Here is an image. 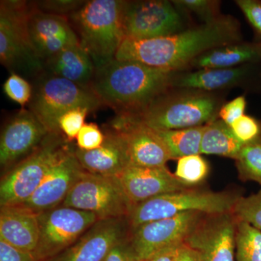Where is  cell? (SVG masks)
I'll use <instances>...</instances> for the list:
<instances>
[{
    "instance_id": "cell-18",
    "label": "cell",
    "mask_w": 261,
    "mask_h": 261,
    "mask_svg": "<svg viewBox=\"0 0 261 261\" xmlns=\"http://www.w3.org/2000/svg\"><path fill=\"white\" fill-rule=\"evenodd\" d=\"M119 130L126 142L130 166L163 167L173 160L167 147L154 129L115 118L111 126Z\"/></svg>"
},
{
    "instance_id": "cell-42",
    "label": "cell",
    "mask_w": 261,
    "mask_h": 261,
    "mask_svg": "<svg viewBox=\"0 0 261 261\" xmlns=\"http://www.w3.org/2000/svg\"><path fill=\"white\" fill-rule=\"evenodd\" d=\"M182 244L173 245V246L164 249L145 261H175L178 254V249Z\"/></svg>"
},
{
    "instance_id": "cell-24",
    "label": "cell",
    "mask_w": 261,
    "mask_h": 261,
    "mask_svg": "<svg viewBox=\"0 0 261 261\" xmlns=\"http://www.w3.org/2000/svg\"><path fill=\"white\" fill-rule=\"evenodd\" d=\"M250 63H260L257 42H238L215 47L195 58L190 67L202 68H233Z\"/></svg>"
},
{
    "instance_id": "cell-34",
    "label": "cell",
    "mask_w": 261,
    "mask_h": 261,
    "mask_svg": "<svg viewBox=\"0 0 261 261\" xmlns=\"http://www.w3.org/2000/svg\"><path fill=\"white\" fill-rule=\"evenodd\" d=\"M86 108H75L60 118L58 126L62 134L69 142H73L80 133V130L85 124V118L89 113Z\"/></svg>"
},
{
    "instance_id": "cell-14",
    "label": "cell",
    "mask_w": 261,
    "mask_h": 261,
    "mask_svg": "<svg viewBox=\"0 0 261 261\" xmlns=\"http://www.w3.org/2000/svg\"><path fill=\"white\" fill-rule=\"evenodd\" d=\"M130 234L128 217L99 219L73 245L46 261H104L113 247Z\"/></svg>"
},
{
    "instance_id": "cell-12",
    "label": "cell",
    "mask_w": 261,
    "mask_h": 261,
    "mask_svg": "<svg viewBox=\"0 0 261 261\" xmlns=\"http://www.w3.org/2000/svg\"><path fill=\"white\" fill-rule=\"evenodd\" d=\"M238 221L232 212L204 214L184 243L198 251L202 261H236Z\"/></svg>"
},
{
    "instance_id": "cell-21",
    "label": "cell",
    "mask_w": 261,
    "mask_h": 261,
    "mask_svg": "<svg viewBox=\"0 0 261 261\" xmlns=\"http://www.w3.org/2000/svg\"><path fill=\"white\" fill-rule=\"evenodd\" d=\"M104 142L99 148L84 151L75 146V154L87 172L118 177L130 166L126 142L119 130L110 126L104 132Z\"/></svg>"
},
{
    "instance_id": "cell-20",
    "label": "cell",
    "mask_w": 261,
    "mask_h": 261,
    "mask_svg": "<svg viewBox=\"0 0 261 261\" xmlns=\"http://www.w3.org/2000/svg\"><path fill=\"white\" fill-rule=\"evenodd\" d=\"M29 18V31L33 45L43 61L63 48L79 43L68 18L43 13L33 5Z\"/></svg>"
},
{
    "instance_id": "cell-22",
    "label": "cell",
    "mask_w": 261,
    "mask_h": 261,
    "mask_svg": "<svg viewBox=\"0 0 261 261\" xmlns=\"http://www.w3.org/2000/svg\"><path fill=\"white\" fill-rule=\"evenodd\" d=\"M38 216L39 214L22 205L1 206L0 240L34 253L39 239Z\"/></svg>"
},
{
    "instance_id": "cell-5",
    "label": "cell",
    "mask_w": 261,
    "mask_h": 261,
    "mask_svg": "<svg viewBox=\"0 0 261 261\" xmlns=\"http://www.w3.org/2000/svg\"><path fill=\"white\" fill-rule=\"evenodd\" d=\"M31 2L3 0L0 3V61L10 73L35 80L44 72L29 31Z\"/></svg>"
},
{
    "instance_id": "cell-13",
    "label": "cell",
    "mask_w": 261,
    "mask_h": 261,
    "mask_svg": "<svg viewBox=\"0 0 261 261\" xmlns=\"http://www.w3.org/2000/svg\"><path fill=\"white\" fill-rule=\"evenodd\" d=\"M203 214L197 211L184 213L133 228L129 243L136 256L145 261L164 249L185 243Z\"/></svg>"
},
{
    "instance_id": "cell-23",
    "label": "cell",
    "mask_w": 261,
    "mask_h": 261,
    "mask_svg": "<svg viewBox=\"0 0 261 261\" xmlns=\"http://www.w3.org/2000/svg\"><path fill=\"white\" fill-rule=\"evenodd\" d=\"M44 72L91 87L96 68L80 42L65 47L44 61Z\"/></svg>"
},
{
    "instance_id": "cell-11",
    "label": "cell",
    "mask_w": 261,
    "mask_h": 261,
    "mask_svg": "<svg viewBox=\"0 0 261 261\" xmlns=\"http://www.w3.org/2000/svg\"><path fill=\"white\" fill-rule=\"evenodd\" d=\"M183 14L172 1H126L123 12L125 38L145 40L173 35L189 28Z\"/></svg>"
},
{
    "instance_id": "cell-37",
    "label": "cell",
    "mask_w": 261,
    "mask_h": 261,
    "mask_svg": "<svg viewBox=\"0 0 261 261\" xmlns=\"http://www.w3.org/2000/svg\"><path fill=\"white\" fill-rule=\"evenodd\" d=\"M235 3L260 37L258 42H261V0H237Z\"/></svg>"
},
{
    "instance_id": "cell-15",
    "label": "cell",
    "mask_w": 261,
    "mask_h": 261,
    "mask_svg": "<svg viewBox=\"0 0 261 261\" xmlns=\"http://www.w3.org/2000/svg\"><path fill=\"white\" fill-rule=\"evenodd\" d=\"M29 109L22 108L7 122L0 138V164L11 168L37 149L50 133Z\"/></svg>"
},
{
    "instance_id": "cell-28",
    "label": "cell",
    "mask_w": 261,
    "mask_h": 261,
    "mask_svg": "<svg viewBox=\"0 0 261 261\" xmlns=\"http://www.w3.org/2000/svg\"><path fill=\"white\" fill-rule=\"evenodd\" d=\"M210 172L208 163L200 154L185 156L178 159L175 176L190 187H198Z\"/></svg>"
},
{
    "instance_id": "cell-4",
    "label": "cell",
    "mask_w": 261,
    "mask_h": 261,
    "mask_svg": "<svg viewBox=\"0 0 261 261\" xmlns=\"http://www.w3.org/2000/svg\"><path fill=\"white\" fill-rule=\"evenodd\" d=\"M126 1L90 0L68 17L80 45L96 70L115 59L125 39L123 12Z\"/></svg>"
},
{
    "instance_id": "cell-8",
    "label": "cell",
    "mask_w": 261,
    "mask_h": 261,
    "mask_svg": "<svg viewBox=\"0 0 261 261\" xmlns=\"http://www.w3.org/2000/svg\"><path fill=\"white\" fill-rule=\"evenodd\" d=\"M32 99L28 109L49 132H61L60 118L75 108L93 112L103 104L91 87L44 72L34 80Z\"/></svg>"
},
{
    "instance_id": "cell-17",
    "label": "cell",
    "mask_w": 261,
    "mask_h": 261,
    "mask_svg": "<svg viewBox=\"0 0 261 261\" xmlns=\"http://www.w3.org/2000/svg\"><path fill=\"white\" fill-rule=\"evenodd\" d=\"M239 86L261 89V63H250L233 68L178 71L172 84L173 88L197 89L207 92H216Z\"/></svg>"
},
{
    "instance_id": "cell-38",
    "label": "cell",
    "mask_w": 261,
    "mask_h": 261,
    "mask_svg": "<svg viewBox=\"0 0 261 261\" xmlns=\"http://www.w3.org/2000/svg\"><path fill=\"white\" fill-rule=\"evenodd\" d=\"M246 107V98L240 96L224 104L220 110L219 118L231 126L233 122L245 115Z\"/></svg>"
},
{
    "instance_id": "cell-43",
    "label": "cell",
    "mask_w": 261,
    "mask_h": 261,
    "mask_svg": "<svg viewBox=\"0 0 261 261\" xmlns=\"http://www.w3.org/2000/svg\"><path fill=\"white\" fill-rule=\"evenodd\" d=\"M258 46H259V53H260V63H261V42H258Z\"/></svg>"
},
{
    "instance_id": "cell-27",
    "label": "cell",
    "mask_w": 261,
    "mask_h": 261,
    "mask_svg": "<svg viewBox=\"0 0 261 261\" xmlns=\"http://www.w3.org/2000/svg\"><path fill=\"white\" fill-rule=\"evenodd\" d=\"M235 247L236 261H261V231L238 219Z\"/></svg>"
},
{
    "instance_id": "cell-7",
    "label": "cell",
    "mask_w": 261,
    "mask_h": 261,
    "mask_svg": "<svg viewBox=\"0 0 261 261\" xmlns=\"http://www.w3.org/2000/svg\"><path fill=\"white\" fill-rule=\"evenodd\" d=\"M240 196L237 192H214L192 187L158 196L134 205L128 220L133 229L147 223L192 211L205 214L232 212Z\"/></svg>"
},
{
    "instance_id": "cell-2",
    "label": "cell",
    "mask_w": 261,
    "mask_h": 261,
    "mask_svg": "<svg viewBox=\"0 0 261 261\" xmlns=\"http://www.w3.org/2000/svg\"><path fill=\"white\" fill-rule=\"evenodd\" d=\"M178 72L114 59L96 70L91 88L103 106L113 108L116 115L127 116L139 112L173 88Z\"/></svg>"
},
{
    "instance_id": "cell-31",
    "label": "cell",
    "mask_w": 261,
    "mask_h": 261,
    "mask_svg": "<svg viewBox=\"0 0 261 261\" xmlns=\"http://www.w3.org/2000/svg\"><path fill=\"white\" fill-rule=\"evenodd\" d=\"M232 213L238 219L246 221L261 231V189L249 197L240 196Z\"/></svg>"
},
{
    "instance_id": "cell-35",
    "label": "cell",
    "mask_w": 261,
    "mask_h": 261,
    "mask_svg": "<svg viewBox=\"0 0 261 261\" xmlns=\"http://www.w3.org/2000/svg\"><path fill=\"white\" fill-rule=\"evenodd\" d=\"M83 0H44L33 1L34 6L43 13L61 15L68 18L84 5Z\"/></svg>"
},
{
    "instance_id": "cell-40",
    "label": "cell",
    "mask_w": 261,
    "mask_h": 261,
    "mask_svg": "<svg viewBox=\"0 0 261 261\" xmlns=\"http://www.w3.org/2000/svg\"><path fill=\"white\" fill-rule=\"evenodd\" d=\"M104 261H140L136 256L129 243V239L118 243L108 253Z\"/></svg>"
},
{
    "instance_id": "cell-33",
    "label": "cell",
    "mask_w": 261,
    "mask_h": 261,
    "mask_svg": "<svg viewBox=\"0 0 261 261\" xmlns=\"http://www.w3.org/2000/svg\"><path fill=\"white\" fill-rule=\"evenodd\" d=\"M3 91L11 100L24 108L32 99L33 86L21 75L10 73L3 84Z\"/></svg>"
},
{
    "instance_id": "cell-10",
    "label": "cell",
    "mask_w": 261,
    "mask_h": 261,
    "mask_svg": "<svg viewBox=\"0 0 261 261\" xmlns=\"http://www.w3.org/2000/svg\"><path fill=\"white\" fill-rule=\"evenodd\" d=\"M39 239L34 255L37 261L49 260L73 245L97 216L66 206H58L39 214Z\"/></svg>"
},
{
    "instance_id": "cell-30",
    "label": "cell",
    "mask_w": 261,
    "mask_h": 261,
    "mask_svg": "<svg viewBox=\"0 0 261 261\" xmlns=\"http://www.w3.org/2000/svg\"><path fill=\"white\" fill-rule=\"evenodd\" d=\"M173 4L181 13H192L198 17L202 23H210L219 18L220 2L214 0H173Z\"/></svg>"
},
{
    "instance_id": "cell-6",
    "label": "cell",
    "mask_w": 261,
    "mask_h": 261,
    "mask_svg": "<svg viewBox=\"0 0 261 261\" xmlns=\"http://www.w3.org/2000/svg\"><path fill=\"white\" fill-rule=\"evenodd\" d=\"M74 145L61 132H50L28 156L10 168L0 183V206L21 205L35 192L53 166Z\"/></svg>"
},
{
    "instance_id": "cell-32",
    "label": "cell",
    "mask_w": 261,
    "mask_h": 261,
    "mask_svg": "<svg viewBox=\"0 0 261 261\" xmlns=\"http://www.w3.org/2000/svg\"><path fill=\"white\" fill-rule=\"evenodd\" d=\"M233 135L244 145L261 141V121L254 117L244 115L230 126Z\"/></svg>"
},
{
    "instance_id": "cell-41",
    "label": "cell",
    "mask_w": 261,
    "mask_h": 261,
    "mask_svg": "<svg viewBox=\"0 0 261 261\" xmlns=\"http://www.w3.org/2000/svg\"><path fill=\"white\" fill-rule=\"evenodd\" d=\"M175 261H202L198 251L192 248L185 243L182 244L178 249Z\"/></svg>"
},
{
    "instance_id": "cell-26",
    "label": "cell",
    "mask_w": 261,
    "mask_h": 261,
    "mask_svg": "<svg viewBox=\"0 0 261 261\" xmlns=\"http://www.w3.org/2000/svg\"><path fill=\"white\" fill-rule=\"evenodd\" d=\"M205 126L182 129L155 130L166 145L173 160L201 154V142Z\"/></svg>"
},
{
    "instance_id": "cell-36",
    "label": "cell",
    "mask_w": 261,
    "mask_h": 261,
    "mask_svg": "<svg viewBox=\"0 0 261 261\" xmlns=\"http://www.w3.org/2000/svg\"><path fill=\"white\" fill-rule=\"evenodd\" d=\"M76 147L84 151L99 148L105 140V134L96 123H85L77 136Z\"/></svg>"
},
{
    "instance_id": "cell-1",
    "label": "cell",
    "mask_w": 261,
    "mask_h": 261,
    "mask_svg": "<svg viewBox=\"0 0 261 261\" xmlns=\"http://www.w3.org/2000/svg\"><path fill=\"white\" fill-rule=\"evenodd\" d=\"M243 42L240 25L230 15L189 27L173 35L121 43L115 59L139 62L160 69L183 71L195 58L215 47Z\"/></svg>"
},
{
    "instance_id": "cell-29",
    "label": "cell",
    "mask_w": 261,
    "mask_h": 261,
    "mask_svg": "<svg viewBox=\"0 0 261 261\" xmlns=\"http://www.w3.org/2000/svg\"><path fill=\"white\" fill-rule=\"evenodd\" d=\"M234 161L242 181H253L261 185V141L244 146Z\"/></svg>"
},
{
    "instance_id": "cell-9",
    "label": "cell",
    "mask_w": 261,
    "mask_h": 261,
    "mask_svg": "<svg viewBox=\"0 0 261 261\" xmlns=\"http://www.w3.org/2000/svg\"><path fill=\"white\" fill-rule=\"evenodd\" d=\"M92 213L99 219L129 216L130 202L118 177L84 171L62 205Z\"/></svg>"
},
{
    "instance_id": "cell-3",
    "label": "cell",
    "mask_w": 261,
    "mask_h": 261,
    "mask_svg": "<svg viewBox=\"0 0 261 261\" xmlns=\"http://www.w3.org/2000/svg\"><path fill=\"white\" fill-rule=\"evenodd\" d=\"M224 98L217 92L171 88L139 112L116 118L157 130L205 126L219 118Z\"/></svg>"
},
{
    "instance_id": "cell-39",
    "label": "cell",
    "mask_w": 261,
    "mask_h": 261,
    "mask_svg": "<svg viewBox=\"0 0 261 261\" xmlns=\"http://www.w3.org/2000/svg\"><path fill=\"white\" fill-rule=\"evenodd\" d=\"M0 261H37L32 252L24 251L0 240Z\"/></svg>"
},
{
    "instance_id": "cell-16",
    "label": "cell",
    "mask_w": 261,
    "mask_h": 261,
    "mask_svg": "<svg viewBox=\"0 0 261 261\" xmlns=\"http://www.w3.org/2000/svg\"><path fill=\"white\" fill-rule=\"evenodd\" d=\"M75 145L58 160L41 185L22 205L37 214L61 206L85 170L75 154Z\"/></svg>"
},
{
    "instance_id": "cell-19",
    "label": "cell",
    "mask_w": 261,
    "mask_h": 261,
    "mask_svg": "<svg viewBox=\"0 0 261 261\" xmlns=\"http://www.w3.org/2000/svg\"><path fill=\"white\" fill-rule=\"evenodd\" d=\"M118 178L133 205L164 194L195 187L178 179L166 166L148 168L129 166Z\"/></svg>"
},
{
    "instance_id": "cell-25",
    "label": "cell",
    "mask_w": 261,
    "mask_h": 261,
    "mask_svg": "<svg viewBox=\"0 0 261 261\" xmlns=\"http://www.w3.org/2000/svg\"><path fill=\"white\" fill-rule=\"evenodd\" d=\"M231 127L222 120L205 125L201 142V154H216L235 160L244 147Z\"/></svg>"
}]
</instances>
